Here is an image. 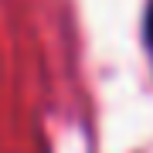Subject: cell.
I'll return each mask as SVG.
<instances>
[{"label": "cell", "mask_w": 153, "mask_h": 153, "mask_svg": "<svg viewBox=\"0 0 153 153\" xmlns=\"http://www.w3.org/2000/svg\"><path fill=\"white\" fill-rule=\"evenodd\" d=\"M143 31H146V44L153 48V0H150V7H146V24H143Z\"/></svg>", "instance_id": "1"}]
</instances>
